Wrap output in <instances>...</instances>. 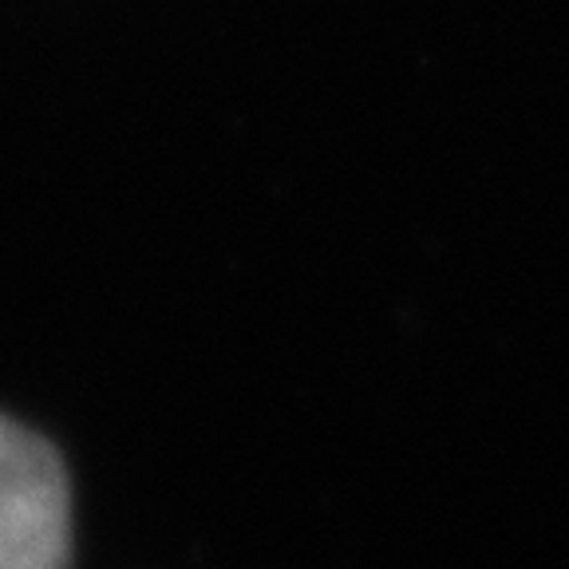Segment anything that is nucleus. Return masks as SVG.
<instances>
[{
    "label": "nucleus",
    "instance_id": "nucleus-1",
    "mask_svg": "<svg viewBox=\"0 0 569 569\" xmlns=\"http://www.w3.org/2000/svg\"><path fill=\"white\" fill-rule=\"evenodd\" d=\"M71 498L52 443L0 416V569H68Z\"/></svg>",
    "mask_w": 569,
    "mask_h": 569
}]
</instances>
